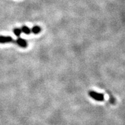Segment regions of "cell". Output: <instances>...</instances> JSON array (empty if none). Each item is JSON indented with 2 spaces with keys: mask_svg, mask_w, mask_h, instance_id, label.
I'll return each mask as SVG.
<instances>
[{
  "mask_svg": "<svg viewBox=\"0 0 125 125\" xmlns=\"http://www.w3.org/2000/svg\"><path fill=\"white\" fill-rule=\"evenodd\" d=\"M31 31L33 34H37L39 32H40V31H41V28H40V27L38 26V25H35V26L32 27V29H31Z\"/></svg>",
  "mask_w": 125,
  "mask_h": 125,
  "instance_id": "obj_4",
  "label": "cell"
},
{
  "mask_svg": "<svg viewBox=\"0 0 125 125\" xmlns=\"http://www.w3.org/2000/svg\"><path fill=\"white\" fill-rule=\"evenodd\" d=\"M13 31H14V34L16 36H17V37L20 36V35L21 34V32H22L21 29L20 28H15Z\"/></svg>",
  "mask_w": 125,
  "mask_h": 125,
  "instance_id": "obj_6",
  "label": "cell"
},
{
  "mask_svg": "<svg viewBox=\"0 0 125 125\" xmlns=\"http://www.w3.org/2000/svg\"><path fill=\"white\" fill-rule=\"evenodd\" d=\"M21 31L23 32L24 33L26 34H29L31 32V29L29 28L28 26H26V25L22 26V28H21Z\"/></svg>",
  "mask_w": 125,
  "mask_h": 125,
  "instance_id": "obj_5",
  "label": "cell"
},
{
  "mask_svg": "<svg viewBox=\"0 0 125 125\" xmlns=\"http://www.w3.org/2000/svg\"><path fill=\"white\" fill-rule=\"evenodd\" d=\"M16 43H17V44L19 46H20L22 48H26L28 46L27 41H26L24 39H23V38H18L17 40H16Z\"/></svg>",
  "mask_w": 125,
  "mask_h": 125,
  "instance_id": "obj_2",
  "label": "cell"
},
{
  "mask_svg": "<svg viewBox=\"0 0 125 125\" xmlns=\"http://www.w3.org/2000/svg\"><path fill=\"white\" fill-rule=\"evenodd\" d=\"M13 39L10 36H0V43H6L12 42Z\"/></svg>",
  "mask_w": 125,
  "mask_h": 125,
  "instance_id": "obj_3",
  "label": "cell"
},
{
  "mask_svg": "<svg viewBox=\"0 0 125 125\" xmlns=\"http://www.w3.org/2000/svg\"><path fill=\"white\" fill-rule=\"evenodd\" d=\"M89 95L93 98L94 100H97L98 102H102L104 100V95L102 94H100L98 92H96L95 91H90L89 92Z\"/></svg>",
  "mask_w": 125,
  "mask_h": 125,
  "instance_id": "obj_1",
  "label": "cell"
}]
</instances>
